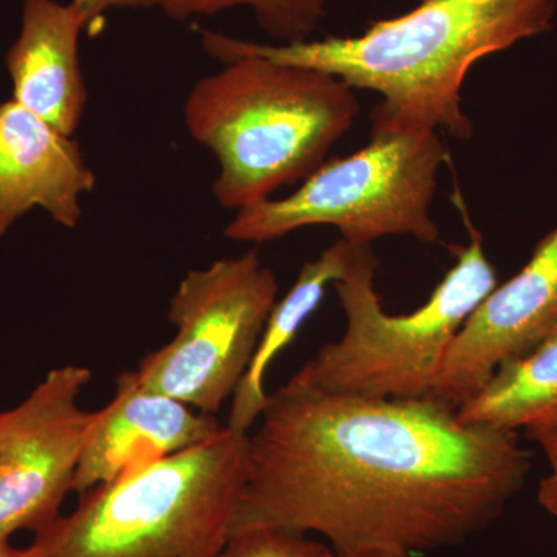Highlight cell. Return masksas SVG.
I'll list each match as a JSON object with an SVG mask.
<instances>
[{"label":"cell","mask_w":557,"mask_h":557,"mask_svg":"<svg viewBox=\"0 0 557 557\" xmlns=\"http://www.w3.org/2000/svg\"><path fill=\"white\" fill-rule=\"evenodd\" d=\"M435 397L329 394L296 372L249 435L248 478L231 534H319L336 555L435 552L504 515L525 485L518 432L467 424Z\"/></svg>","instance_id":"cell-1"},{"label":"cell","mask_w":557,"mask_h":557,"mask_svg":"<svg viewBox=\"0 0 557 557\" xmlns=\"http://www.w3.org/2000/svg\"><path fill=\"white\" fill-rule=\"evenodd\" d=\"M557 0H418L416 9L369 25L357 36L260 44L201 32L209 57H244L322 70L355 90L376 91V115L423 124L468 141L474 126L461 108L469 70L552 28Z\"/></svg>","instance_id":"cell-2"},{"label":"cell","mask_w":557,"mask_h":557,"mask_svg":"<svg viewBox=\"0 0 557 557\" xmlns=\"http://www.w3.org/2000/svg\"><path fill=\"white\" fill-rule=\"evenodd\" d=\"M223 65L190 89L183 115L218 159L215 199L240 211L313 175L361 104L354 87L322 70L260 57Z\"/></svg>","instance_id":"cell-3"},{"label":"cell","mask_w":557,"mask_h":557,"mask_svg":"<svg viewBox=\"0 0 557 557\" xmlns=\"http://www.w3.org/2000/svg\"><path fill=\"white\" fill-rule=\"evenodd\" d=\"M249 434L225 426L194 448L94 487L36 533L32 557H218L248 478Z\"/></svg>","instance_id":"cell-4"},{"label":"cell","mask_w":557,"mask_h":557,"mask_svg":"<svg viewBox=\"0 0 557 557\" xmlns=\"http://www.w3.org/2000/svg\"><path fill=\"white\" fill-rule=\"evenodd\" d=\"M454 199L469 244L454 249L456 265L420 309L397 317L383 309L375 288L379 258L372 245H357L346 276L333 284L346 314V332L319 348L299 370L313 386L361 398L431 397L457 333L498 285L482 234L463 200Z\"/></svg>","instance_id":"cell-5"},{"label":"cell","mask_w":557,"mask_h":557,"mask_svg":"<svg viewBox=\"0 0 557 557\" xmlns=\"http://www.w3.org/2000/svg\"><path fill=\"white\" fill-rule=\"evenodd\" d=\"M370 141L358 152L325 161L285 199L237 211L225 228L231 240L265 244L306 226L338 228L351 245L388 236L440 242L431 218L438 172L449 150L437 129L370 113Z\"/></svg>","instance_id":"cell-6"},{"label":"cell","mask_w":557,"mask_h":557,"mask_svg":"<svg viewBox=\"0 0 557 557\" xmlns=\"http://www.w3.org/2000/svg\"><path fill=\"white\" fill-rule=\"evenodd\" d=\"M277 292L255 249L189 271L168 309L177 335L139 362L138 383L214 416L244 379Z\"/></svg>","instance_id":"cell-7"},{"label":"cell","mask_w":557,"mask_h":557,"mask_svg":"<svg viewBox=\"0 0 557 557\" xmlns=\"http://www.w3.org/2000/svg\"><path fill=\"white\" fill-rule=\"evenodd\" d=\"M90 380L84 366L50 370L20 406L0 413V541L60 518L95 420L79 406Z\"/></svg>","instance_id":"cell-8"},{"label":"cell","mask_w":557,"mask_h":557,"mask_svg":"<svg viewBox=\"0 0 557 557\" xmlns=\"http://www.w3.org/2000/svg\"><path fill=\"white\" fill-rule=\"evenodd\" d=\"M557 319V226L527 265L472 311L450 346L431 397L461 406L494 370L536 346Z\"/></svg>","instance_id":"cell-9"},{"label":"cell","mask_w":557,"mask_h":557,"mask_svg":"<svg viewBox=\"0 0 557 557\" xmlns=\"http://www.w3.org/2000/svg\"><path fill=\"white\" fill-rule=\"evenodd\" d=\"M223 429L214 416L197 413L178 399L148 391L135 372H123L116 379L115 397L106 408L95 410L73 491L83 496L161 458L199 446Z\"/></svg>","instance_id":"cell-10"},{"label":"cell","mask_w":557,"mask_h":557,"mask_svg":"<svg viewBox=\"0 0 557 557\" xmlns=\"http://www.w3.org/2000/svg\"><path fill=\"white\" fill-rule=\"evenodd\" d=\"M97 185L79 143L16 101L0 102V237L39 208L75 230Z\"/></svg>","instance_id":"cell-11"},{"label":"cell","mask_w":557,"mask_h":557,"mask_svg":"<svg viewBox=\"0 0 557 557\" xmlns=\"http://www.w3.org/2000/svg\"><path fill=\"white\" fill-rule=\"evenodd\" d=\"M83 30L86 21L72 2L24 0L20 35L5 54L11 100L72 137L89 100L79 62Z\"/></svg>","instance_id":"cell-12"},{"label":"cell","mask_w":557,"mask_h":557,"mask_svg":"<svg viewBox=\"0 0 557 557\" xmlns=\"http://www.w3.org/2000/svg\"><path fill=\"white\" fill-rule=\"evenodd\" d=\"M355 248L357 245L348 244L344 239L330 245L319 258L304 263L295 285L289 288L284 299L274 304L255 357L234 392L226 426L248 434L249 429L258 423L270 397L265 392L267 370L274 358L296 338L307 319L321 306L329 285L346 276Z\"/></svg>","instance_id":"cell-13"},{"label":"cell","mask_w":557,"mask_h":557,"mask_svg":"<svg viewBox=\"0 0 557 557\" xmlns=\"http://www.w3.org/2000/svg\"><path fill=\"white\" fill-rule=\"evenodd\" d=\"M457 413L463 423L512 432L557 413V319L536 346L502 362Z\"/></svg>","instance_id":"cell-14"},{"label":"cell","mask_w":557,"mask_h":557,"mask_svg":"<svg viewBox=\"0 0 557 557\" xmlns=\"http://www.w3.org/2000/svg\"><path fill=\"white\" fill-rule=\"evenodd\" d=\"M247 7L255 13L260 30L276 44L309 40L325 20V0H159V9L174 21L214 16Z\"/></svg>","instance_id":"cell-15"},{"label":"cell","mask_w":557,"mask_h":557,"mask_svg":"<svg viewBox=\"0 0 557 557\" xmlns=\"http://www.w3.org/2000/svg\"><path fill=\"white\" fill-rule=\"evenodd\" d=\"M218 557H339L329 544L309 534L251 530L233 534Z\"/></svg>","instance_id":"cell-16"},{"label":"cell","mask_w":557,"mask_h":557,"mask_svg":"<svg viewBox=\"0 0 557 557\" xmlns=\"http://www.w3.org/2000/svg\"><path fill=\"white\" fill-rule=\"evenodd\" d=\"M523 434L537 443L549 463V474L539 483L537 502L545 511L557 518V413L542 418L523 428Z\"/></svg>","instance_id":"cell-17"},{"label":"cell","mask_w":557,"mask_h":557,"mask_svg":"<svg viewBox=\"0 0 557 557\" xmlns=\"http://www.w3.org/2000/svg\"><path fill=\"white\" fill-rule=\"evenodd\" d=\"M86 21V28H95L110 10L159 9V0H72Z\"/></svg>","instance_id":"cell-18"},{"label":"cell","mask_w":557,"mask_h":557,"mask_svg":"<svg viewBox=\"0 0 557 557\" xmlns=\"http://www.w3.org/2000/svg\"><path fill=\"white\" fill-rule=\"evenodd\" d=\"M339 557H420V555L401 552V549H368V552H359L355 553V555Z\"/></svg>","instance_id":"cell-19"},{"label":"cell","mask_w":557,"mask_h":557,"mask_svg":"<svg viewBox=\"0 0 557 557\" xmlns=\"http://www.w3.org/2000/svg\"><path fill=\"white\" fill-rule=\"evenodd\" d=\"M0 557H32V555L28 548H14L11 547L9 541H0Z\"/></svg>","instance_id":"cell-20"}]
</instances>
